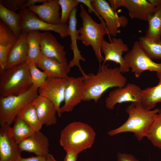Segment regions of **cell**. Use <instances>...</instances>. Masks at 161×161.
<instances>
[{
  "mask_svg": "<svg viewBox=\"0 0 161 161\" xmlns=\"http://www.w3.org/2000/svg\"><path fill=\"white\" fill-rule=\"evenodd\" d=\"M108 2L114 11L120 7H124L130 18L146 21L155 7L146 0H109Z\"/></svg>",
  "mask_w": 161,
  "mask_h": 161,
  "instance_id": "13",
  "label": "cell"
},
{
  "mask_svg": "<svg viewBox=\"0 0 161 161\" xmlns=\"http://www.w3.org/2000/svg\"><path fill=\"white\" fill-rule=\"evenodd\" d=\"M0 18L18 38L22 33L20 14L9 10L0 4Z\"/></svg>",
  "mask_w": 161,
  "mask_h": 161,
  "instance_id": "27",
  "label": "cell"
},
{
  "mask_svg": "<svg viewBox=\"0 0 161 161\" xmlns=\"http://www.w3.org/2000/svg\"><path fill=\"white\" fill-rule=\"evenodd\" d=\"M139 42L152 59H161V42L151 40L145 36L139 37Z\"/></svg>",
  "mask_w": 161,
  "mask_h": 161,
  "instance_id": "31",
  "label": "cell"
},
{
  "mask_svg": "<svg viewBox=\"0 0 161 161\" xmlns=\"http://www.w3.org/2000/svg\"><path fill=\"white\" fill-rule=\"evenodd\" d=\"M78 1L80 4L82 3L87 7L88 13H94L99 19L101 22L105 24L103 19L93 7L92 4V0H78Z\"/></svg>",
  "mask_w": 161,
  "mask_h": 161,
  "instance_id": "35",
  "label": "cell"
},
{
  "mask_svg": "<svg viewBox=\"0 0 161 161\" xmlns=\"http://www.w3.org/2000/svg\"><path fill=\"white\" fill-rule=\"evenodd\" d=\"M28 50L27 33L22 32L8 53L5 69L27 62Z\"/></svg>",
  "mask_w": 161,
  "mask_h": 161,
  "instance_id": "20",
  "label": "cell"
},
{
  "mask_svg": "<svg viewBox=\"0 0 161 161\" xmlns=\"http://www.w3.org/2000/svg\"><path fill=\"white\" fill-rule=\"evenodd\" d=\"M80 9L79 16L82 20V26L78 30V40L86 46L92 47L100 65L104 60L101 53V44L106 35L109 36L106 24L96 22L82 4Z\"/></svg>",
  "mask_w": 161,
  "mask_h": 161,
  "instance_id": "5",
  "label": "cell"
},
{
  "mask_svg": "<svg viewBox=\"0 0 161 161\" xmlns=\"http://www.w3.org/2000/svg\"><path fill=\"white\" fill-rule=\"evenodd\" d=\"M145 137L154 147L161 149V109L156 114Z\"/></svg>",
  "mask_w": 161,
  "mask_h": 161,
  "instance_id": "29",
  "label": "cell"
},
{
  "mask_svg": "<svg viewBox=\"0 0 161 161\" xmlns=\"http://www.w3.org/2000/svg\"><path fill=\"white\" fill-rule=\"evenodd\" d=\"M160 109L148 110L145 108L141 103H131L126 110L128 115L127 120L118 127L109 131L107 134L112 137L123 133L131 132L137 140L140 141L145 137L154 117Z\"/></svg>",
  "mask_w": 161,
  "mask_h": 161,
  "instance_id": "2",
  "label": "cell"
},
{
  "mask_svg": "<svg viewBox=\"0 0 161 161\" xmlns=\"http://www.w3.org/2000/svg\"><path fill=\"white\" fill-rule=\"evenodd\" d=\"M0 73V97L19 95L33 86L28 62L5 69Z\"/></svg>",
  "mask_w": 161,
  "mask_h": 161,
  "instance_id": "4",
  "label": "cell"
},
{
  "mask_svg": "<svg viewBox=\"0 0 161 161\" xmlns=\"http://www.w3.org/2000/svg\"><path fill=\"white\" fill-rule=\"evenodd\" d=\"M128 45L121 38L113 37L110 42L104 39L102 42L101 51L104 55L103 64L110 61L119 65V69L122 73H126L130 69L127 66L123 54V52L129 51Z\"/></svg>",
  "mask_w": 161,
  "mask_h": 161,
  "instance_id": "12",
  "label": "cell"
},
{
  "mask_svg": "<svg viewBox=\"0 0 161 161\" xmlns=\"http://www.w3.org/2000/svg\"><path fill=\"white\" fill-rule=\"evenodd\" d=\"M37 66L47 73L48 77L68 78L70 68L68 63H61L56 60L42 56Z\"/></svg>",
  "mask_w": 161,
  "mask_h": 161,
  "instance_id": "24",
  "label": "cell"
},
{
  "mask_svg": "<svg viewBox=\"0 0 161 161\" xmlns=\"http://www.w3.org/2000/svg\"><path fill=\"white\" fill-rule=\"evenodd\" d=\"M21 15L20 29L22 32L27 33L33 31H53L59 34L61 38L69 35L68 25L52 24L48 23L40 19L28 8L20 10Z\"/></svg>",
  "mask_w": 161,
  "mask_h": 161,
  "instance_id": "8",
  "label": "cell"
},
{
  "mask_svg": "<svg viewBox=\"0 0 161 161\" xmlns=\"http://www.w3.org/2000/svg\"><path fill=\"white\" fill-rule=\"evenodd\" d=\"M137 85L129 83L122 87H118L111 91L105 100V106L113 109L117 103L126 102L142 103L143 91Z\"/></svg>",
  "mask_w": 161,
  "mask_h": 161,
  "instance_id": "11",
  "label": "cell"
},
{
  "mask_svg": "<svg viewBox=\"0 0 161 161\" xmlns=\"http://www.w3.org/2000/svg\"><path fill=\"white\" fill-rule=\"evenodd\" d=\"M46 156H36L27 158L21 157L18 161H45Z\"/></svg>",
  "mask_w": 161,
  "mask_h": 161,
  "instance_id": "38",
  "label": "cell"
},
{
  "mask_svg": "<svg viewBox=\"0 0 161 161\" xmlns=\"http://www.w3.org/2000/svg\"><path fill=\"white\" fill-rule=\"evenodd\" d=\"M38 88L33 86L27 92L18 95L0 97V124L11 125L21 111L38 95Z\"/></svg>",
  "mask_w": 161,
  "mask_h": 161,
  "instance_id": "6",
  "label": "cell"
},
{
  "mask_svg": "<svg viewBox=\"0 0 161 161\" xmlns=\"http://www.w3.org/2000/svg\"><path fill=\"white\" fill-rule=\"evenodd\" d=\"M123 57L127 66L137 78L146 71L161 72V63L153 61L139 41L134 42L131 49Z\"/></svg>",
  "mask_w": 161,
  "mask_h": 161,
  "instance_id": "7",
  "label": "cell"
},
{
  "mask_svg": "<svg viewBox=\"0 0 161 161\" xmlns=\"http://www.w3.org/2000/svg\"><path fill=\"white\" fill-rule=\"evenodd\" d=\"M32 103L38 117L43 125L50 126L56 124L57 111L50 100L38 95Z\"/></svg>",
  "mask_w": 161,
  "mask_h": 161,
  "instance_id": "21",
  "label": "cell"
},
{
  "mask_svg": "<svg viewBox=\"0 0 161 161\" xmlns=\"http://www.w3.org/2000/svg\"><path fill=\"white\" fill-rule=\"evenodd\" d=\"M157 76L159 80L157 85L142 90V104L148 110H151L154 108L157 103H161V72H157Z\"/></svg>",
  "mask_w": 161,
  "mask_h": 161,
  "instance_id": "25",
  "label": "cell"
},
{
  "mask_svg": "<svg viewBox=\"0 0 161 161\" xmlns=\"http://www.w3.org/2000/svg\"><path fill=\"white\" fill-rule=\"evenodd\" d=\"M59 0H48L28 8L42 20L49 24H59L61 13Z\"/></svg>",
  "mask_w": 161,
  "mask_h": 161,
  "instance_id": "17",
  "label": "cell"
},
{
  "mask_svg": "<svg viewBox=\"0 0 161 161\" xmlns=\"http://www.w3.org/2000/svg\"><path fill=\"white\" fill-rule=\"evenodd\" d=\"M27 0H0V4L12 11L18 10Z\"/></svg>",
  "mask_w": 161,
  "mask_h": 161,
  "instance_id": "34",
  "label": "cell"
},
{
  "mask_svg": "<svg viewBox=\"0 0 161 161\" xmlns=\"http://www.w3.org/2000/svg\"><path fill=\"white\" fill-rule=\"evenodd\" d=\"M18 144L22 151L32 153L36 156H46L49 153L48 139L40 131L35 132Z\"/></svg>",
  "mask_w": 161,
  "mask_h": 161,
  "instance_id": "18",
  "label": "cell"
},
{
  "mask_svg": "<svg viewBox=\"0 0 161 161\" xmlns=\"http://www.w3.org/2000/svg\"><path fill=\"white\" fill-rule=\"evenodd\" d=\"M30 70L33 86L39 88L44 83L48 77L47 72L41 71L37 66L35 63L30 62Z\"/></svg>",
  "mask_w": 161,
  "mask_h": 161,
  "instance_id": "33",
  "label": "cell"
},
{
  "mask_svg": "<svg viewBox=\"0 0 161 161\" xmlns=\"http://www.w3.org/2000/svg\"><path fill=\"white\" fill-rule=\"evenodd\" d=\"M69 77L61 78L48 77L38 89L39 95L47 98L53 103L60 117L62 113L60 106L64 101L65 91L69 82Z\"/></svg>",
  "mask_w": 161,
  "mask_h": 161,
  "instance_id": "10",
  "label": "cell"
},
{
  "mask_svg": "<svg viewBox=\"0 0 161 161\" xmlns=\"http://www.w3.org/2000/svg\"><path fill=\"white\" fill-rule=\"evenodd\" d=\"M84 77L85 93L83 101L94 100L96 103L107 89L124 87L127 81L119 67L109 68L107 65L103 64L100 65L96 74L89 73Z\"/></svg>",
  "mask_w": 161,
  "mask_h": 161,
  "instance_id": "1",
  "label": "cell"
},
{
  "mask_svg": "<svg viewBox=\"0 0 161 161\" xmlns=\"http://www.w3.org/2000/svg\"><path fill=\"white\" fill-rule=\"evenodd\" d=\"M84 79L83 76L69 77V83L64 94V104L61 107L62 113L71 112L75 106L83 101L85 93Z\"/></svg>",
  "mask_w": 161,
  "mask_h": 161,
  "instance_id": "15",
  "label": "cell"
},
{
  "mask_svg": "<svg viewBox=\"0 0 161 161\" xmlns=\"http://www.w3.org/2000/svg\"><path fill=\"white\" fill-rule=\"evenodd\" d=\"M116 161H140L132 154L118 152L117 154Z\"/></svg>",
  "mask_w": 161,
  "mask_h": 161,
  "instance_id": "36",
  "label": "cell"
},
{
  "mask_svg": "<svg viewBox=\"0 0 161 161\" xmlns=\"http://www.w3.org/2000/svg\"><path fill=\"white\" fill-rule=\"evenodd\" d=\"M41 33L39 31L27 33L28 50L27 62L36 64L42 56L40 44Z\"/></svg>",
  "mask_w": 161,
  "mask_h": 161,
  "instance_id": "26",
  "label": "cell"
},
{
  "mask_svg": "<svg viewBox=\"0 0 161 161\" xmlns=\"http://www.w3.org/2000/svg\"><path fill=\"white\" fill-rule=\"evenodd\" d=\"M155 7L148 16L147 21L148 27L145 36L157 42H161V0H149Z\"/></svg>",
  "mask_w": 161,
  "mask_h": 161,
  "instance_id": "23",
  "label": "cell"
},
{
  "mask_svg": "<svg viewBox=\"0 0 161 161\" xmlns=\"http://www.w3.org/2000/svg\"><path fill=\"white\" fill-rule=\"evenodd\" d=\"M96 135L94 129L88 124L75 121L61 131L60 143L66 152L71 151L79 154L92 146Z\"/></svg>",
  "mask_w": 161,
  "mask_h": 161,
  "instance_id": "3",
  "label": "cell"
},
{
  "mask_svg": "<svg viewBox=\"0 0 161 161\" xmlns=\"http://www.w3.org/2000/svg\"><path fill=\"white\" fill-rule=\"evenodd\" d=\"M45 161H57L54 158L52 155L49 153L46 156Z\"/></svg>",
  "mask_w": 161,
  "mask_h": 161,
  "instance_id": "40",
  "label": "cell"
},
{
  "mask_svg": "<svg viewBox=\"0 0 161 161\" xmlns=\"http://www.w3.org/2000/svg\"><path fill=\"white\" fill-rule=\"evenodd\" d=\"M0 125V161H18L22 151L12 135L10 125Z\"/></svg>",
  "mask_w": 161,
  "mask_h": 161,
  "instance_id": "14",
  "label": "cell"
},
{
  "mask_svg": "<svg viewBox=\"0 0 161 161\" xmlns=\"http://www.w3.org/2000/svg\"><path fill=\"white\" fill-rule=\"evenodd\" d=\"M66 153L64 161H76L78 154L71 151L66 152Z\"/></svg>",
  "mask_w": 161,
  "mask_h": 161,
  "instance_id": "39",
  "label": "cell"
},
{
  "mask_svg": "<svg viewBox=\"0 0 161 161\" xmlns=\"http://www.w3.org/2000/svg\"><path fill=\"white\" fill-rule=\"evenodd\" d=\"M47 0H27L26 2L18 9L20 10L35 5L38 3H43Z\"/></svg>",
  "mask_w": 161,
  "mask_h": 161,
  "instance_id": "37",
  "label": "cell"
},
{
  "mask_svg": "<svg viewBox=\"0 0 161 161\" xmlns=\"http://www.w3.org/2000/svg\"><path fill=\"white\" fill-rule=\"evenodd\" d=\"M77 7L75 8L71 12L69 18L68 29L69 35L70 36L71 43L70 44V49L73 53V57L69 63V67L71 68L75 66H77L83 75L85 77L86 74L82 69L80 64V61H85V58L81 55L77 45V41L79 35L78 30L77 28V19L76 13Z\"/></svg>",
  "mask_w": 161,
  "mask_h": 161,
  "instance_id": "19",
  "label": "cell"
},
{
  "mask_svg": "<svg viewBox=\"0 0 161 161\" xmlns=\"http://www.w3.org/2000/svg\"><path fill=\"white\" fill-rule=\"evenodd\" d=\"M92 4L104 20L109 35L116 37L120 32L119 28H124L128 24L127 18L124 16H118L106 0H92Z\"/></svg>",
  "mask_w": 161,
  "mask_h": 161,
  "instance_id": "9",
  "label": "cell"
},
{
  "mask_svg": "<svg viewBox=\"0 0 161 161\" xmlns=\"http://www.w3.org/2000/svg\"><path fill=\"white\" fill-rule=\"evenodd\" d=\"M40 44L42 55L54 59L61 63H68L64 47L51 32H41Z\"/></svg>",
  "mask_w": 161,
  "mask_h": 161,
  "instance_id": "16",
  "label": "cell"
},
{
  "mask_svg": "<svg viewBox=\"0 0 161 161\" xmlns=\"http://www.w3.org/2000/svg\"><path fill=\"white\" fill-rule=\"evenodd\" d=\"M13 31L0 20V72L5 69L8 53L18 39Z\"/></svg>",
  "mask_w": 161,
  "mask_h": 161,
  "instance_id": "22",
  "label": "cell"
},
{
  "mask_svg": "<svg viewBox=\"0 0 161 161\" xmlns=\"http://www.w3.org/2000/svg\"><path fill=\"white\" fill-rule=\"evenodd\" d=\"M17 117L27 123L34 132L40 131L43 125L38 117L32 102L26 105Z\"/></svg>",
  "mask_w": 161,
  "mask_h": 161,
  "instance_id": "28",
  "label": "cell"
},
{
  "mask_svg": "<svg viewBox=\"0 0 161 161\" xmlns=\"http://www.w3.org/2000/svg\"><path fill=\"white\" fill-rule=\"evenodd\" d=\"M59 3L61 9V24H67L71 12L80 3L78 0H59Z\"/></svg>",
  "mask_w": 161,
  "mask_h": 161,
  "instance_id": "32",
  "label": "cell"
},
{
  "mask_svg": "<svg viewBox=\"0 0 161 161\" xmlns=\"http://www.w3.org/2000/svg\"><path fill=\"white\" fill-rule=\"evenodd\" d=\"M10 131L14 140L18 144L35 132L27 123L17 117Z\"/></svg>",
  "mask_w": 161,
  "mask_h": 161,
  "instance_id": "30",
  "label": "cell"
}]
</instances>
